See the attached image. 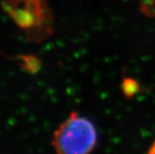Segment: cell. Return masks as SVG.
<instances>
[{
    "label": "cell",
    "mask_w": 155,
    "mask_h": 154,
    "mask_svg": "<svg viewBox=\"0 0 155 154\" xmlns=\"http://www.w3.org/2000/svg\"><path fill=\"white\" fill-rule=\"evenodd\" d=\"M97 144V131L91 121L72 112L54 133L52 145L58 153L86 154Z\"/></svg>",
    "instance_id": "1"
},
{
    "label": "cell",
    "mask_w": 155,
    "mask_h": 154,
    "mask_svg": "<svg viewBox=\"0 0 155 154\" xmlns=\"http://www.w3.org/2000/svg\"><path fill=\"white\" fill-rule=\"evenodd\" d=\"M149 152L150 153H155V141L153 142V145L150 146V148Z\"/></svg>",
    "instance_id": "2"
}]
</instances>
